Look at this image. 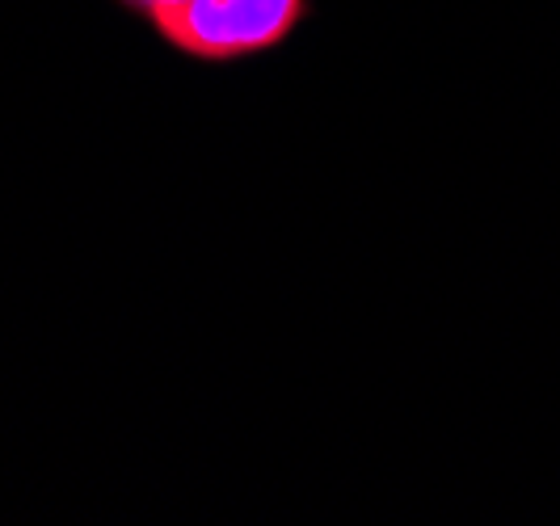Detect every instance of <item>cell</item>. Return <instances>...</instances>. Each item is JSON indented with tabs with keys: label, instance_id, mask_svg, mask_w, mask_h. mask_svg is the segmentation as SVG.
<instances>
[{
	"label": "cell",
	"instance_id": "1",
	"mask_svg": "<svg viewBox=\"0 0 560 526\" xmlns=\"http://www.w3.org/2000/svg\"><path fill=\"white\" fill-rule=\"evenodd\" d=\"M316 17V0H186L148 34L198 68H241L279 56Z\"/></svg>",
	"mask_w": 560,
	"mask_h": 526
},
{
	"label": "cell",
	"instance_id": "2",
	"mask_svg": "<svg viewBox=\"0 0 560 526\" xmlns=\"http://www.w3.org/2000/svg\"><path fill=\"white\" fill-rule=\"evenodd\" d=\"M114 9H122L127 17H136L143 26H156L165 13H173L177 4H186V0H110Z\"/></svg>",
	"mask_w": 560,
	"mask_h": 526
}]
</instances>
